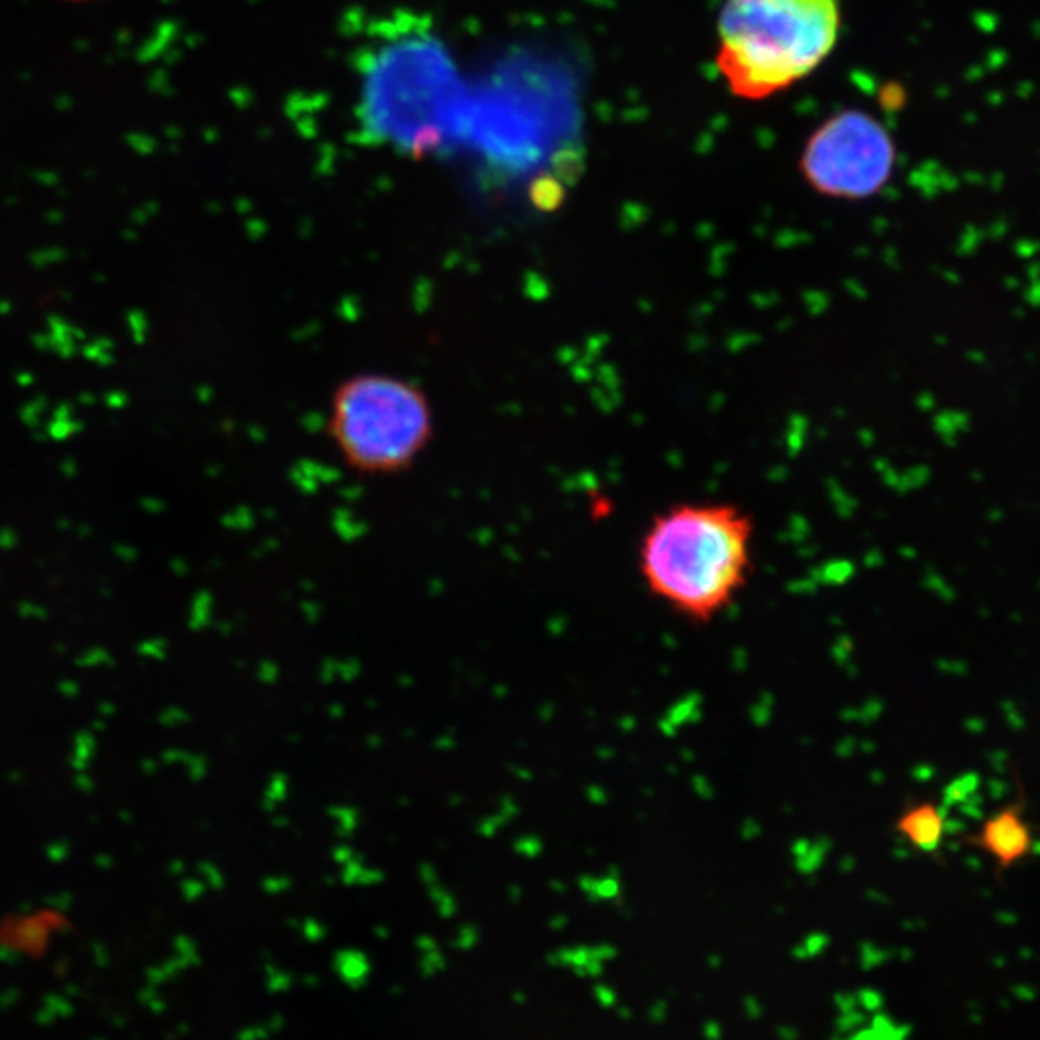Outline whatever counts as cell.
Wrapping results in <instances>:
<instances>
[{"label": "cell", "mask_w": 1040, "mask_h": 1040, "mask_svg": "<svg viewBox=\"0 0 1040 1040\" xmlns=\"http://www.w3.org/2000/svg\"><path fill=\"white\" fill-rule=\"evenodd\" d=\"M756 522L733 503H679L643 532V586L676 615L705 625L735 604L754 568Z\"/></svg>", "instance_id": "cell-1"}, {"label": "cell", "mask_w": 1040, "mask_h": 1040, "mask_svg": "<svg viewBox=\"0 0 1040 1040\" xmlns=\"http://www.w3.org/2000/svg\"><path fill=\"white\" fill-rule=\"evenodd\" d=\"M838 30V0H727L717 69L736 97L769 99L815 72Z\"/></svg>", "instance_id": "cell-2"}, {"label": "cell", "mask_w": 1040, "mask_h": 1040, "mask_svg": "<svg viewBox=\"0 0 1040 1040\" xmlns=\"http://www.w3.org/2000/svg\"><path fill=\"white\" fill-rule=\"evenodd\" d=\"M453 93L452 64L442 45L424 31H409L365 61L360 122L407 153H429L444 141Z\"/></svg>", "instance_id": "cell-3"}, {"label": "cell", "mask_w": 1040, "mask_h": 1040, "mask_svg": "<svg viewBox=\"0 0 1040 1040\" xmlns=\"http://www.w3.org/2000/svg\"><path fill=\"white\" fill-rule=\"evenodd\" d=\"M329 436L355 470L396 475L429 447L434 413L419 386L398 376L367 372L353 376L334 391Z\"/></svg>", "instance_id": "cell-4"}, {"label": "cell", "mask_w": 1040, "mask_h": 1040, "mask_svg": "<svg viewBox=\"0 0 1040 1040\" xmlns=\"http://www.w3.org/2000/svg\"><path fill=\"white\" fill-rule=\"evenodd\" d=\"M888 131L859 110H844L811 133L800 172L813 192L828 199H871L895 172Z\"/></svg>", "instance_id": "cell-5"}, {"label": "cell", "mask_w": 1040, "mask_h": 1040, "mask_svg": "<svg viewBox=\"0 0 1040 1040\" xmlns=\"http://www.w3.org/2000/svg\"><path fill=\"white\" fill-rule=\"evenodd\" d=\"M969 842L993 857L1000 869H1010L1033 852V828L1021 805H1008L988 817Z\"/></svg>", "instance_id": "cell-6"}, {"label": "cell", "mask_w": 1040, "mask_h": 1040, "mask_svg": "<svg viewBox=\"0 0 1040 1040\" xmlns=\"http://www.w3.org/2000/svg\"><path fill=\"white\" fill-rule=\"evenodd\" d=\"M896 831L910 842L913 848L933 854L944 838L946 821L934 803L923 802L903 811L896 821Z\"/></svg>", "instance_id": "cell-7"}]
</instances>
